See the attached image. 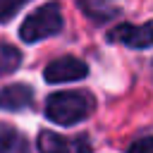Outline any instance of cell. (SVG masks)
<instances>
[{"instance_id": "1", "label": "cell", "mask_w": 153, "mask_h": 153, "mask_svg": "<svg viewBox=\"0 0 153 153\" xmlns=\"http://www.w3.org/2000/svg\"><path fill=\"white\" fill-rule=\"evenodd\" d=\"M93 105L96 103H93L91 93H84V91H57V93L48 96L45 115H48L50 122L69 127V124H76V122L86 120L93 112Z\"/></svg>"}, {"instance_id": "2", "label": "cell", "mask_w": 153, "mask_h": 153, "mask_svg": "<svg viewBox=\"0 0 153 153\" xmlns=\"http://www.w3.org/2000/svg\"><path fill=\"white\" fill-rule=\"evenodd\" d=\"M62 12H60V5L57 2H48V5H41L36 12H31L22 26H19V36L22 41L26 43H36V41H43V38H50L55 33L62 31Z\"/></svg>"}, {"instance_id": "3", "label": "cell", "mask_w": 153, "mask_h": 153, "mask_svg": "<svg viewBox=\"0 0 153 153\" xmlns=\"http://www.w3.org/2000/svg\"><path fill=\"white\" fill-rule=\"evenodd\" d=\"M86 74H88L86 62H81L79 57H72V55L57 57V60H53V62L43 69V76H45V81H48V84L76 81V79H84Z\"/></svg>"}, {"instance_id": "4", "label": "cell", "mask_w": 153, "mask_h": 153, "mask_svg": "<svg viewBox=\"0 0 153 153\" xmlns=\"http://www.w3.org/2000/svg\"><path fill=\"white\" fill-rule=\"evenodd\" d=\"M108 41L124 43L129 48H151L153 45V19L146 24H120L108 33Z\"/></svg>"}, {"instance_id": "5", "label": "cell", "mask_w": 153, "mask_h": 153, "mask_svg": "<svg viewBox=\"0 0 153 153\" xmlns=\"http://www.w3.org/2000/svg\"><path fill=\"white\" fill-rule=\"evenodd\" d=\"M33 93L26 84H12L0 91V108L2 110H22L31 103Z\"/></svg>"}, {"instance_id": "6", "label": "cell", "mask_w": 153, "mask_h": 153, "mask_svg": "<svg viewBox=\"0 0 153 153\" xmlns=\"http://www.w3.org/2000/svg\"><path fill=\"white\" fill-rule=\"evenodd\" d=\"M19 65H22V53L10 43H0V74H10Z\"/></svg>"}, {"instance_id": "7", "label": "cell", "mask_w": 153, "mask_h": 153, "mask_svg": "<svg viewBox=\"0 0 153 153\" xmlns=\"http://www.w3.org/2000/svg\"><path fill=\"white\" fill-rule=\"evenodd\" d=\"M38 151L41 153H69L67 141L53 131H41L38 134Z\"/></svg>"}, {"instance_id": "8", "label": "cell", "mask_w": 153, "mask_h": 153, "mask_svg": "<svg viewBox=\"0 0 153 153\" xmlns=\"http://www.w3.org/2000/svg\"><path fill=\"white\" fill-rule=\"evenodd\" d=\"M79 5H81V10H84L88 17H93V19H108V17L115 14V10L103 7V5H98L96 0H79Z\"/></svg>"}, {"instance_id": "9", "label": "cell", "mask_w": 153, "mask_h": 153, "mask_svg": "<svg viewBox=\"0 0 153 153\" xmlns=\"http://www.w3.org/2000/svg\"><path fill=\"white\" fill-rule=\"evenodd\" d=\"M24 2H26V0H0V22L12 19Z\"/></svg>"}, {"instance_id": "10", "label": "cell", "mask_w": 153, "mask_h": 153, "mask_svg": "<svg viewBox=\"0 0 153 153\" xmlns=\"http://www.w3.org/2000/svg\"><path fill=\"white\" fill-rule=\"evenodd\" d=\"M127 153H153V136H143L129 146Z\"/></svg>"}, {"instance_id": "11", "label": "cell", "mask_w": 153, "mask_h": 153, "mask_svg": "<svg viewBox=\"0 0 153 153\" xmlns=\"http://www.w3.org/2000/svg\"><path fill=\"white\" fill-rule=\"evenodd\" d=\"M12 141H14V131L10 127H0V151H7Z\"/></svg>"}]
</instances>
